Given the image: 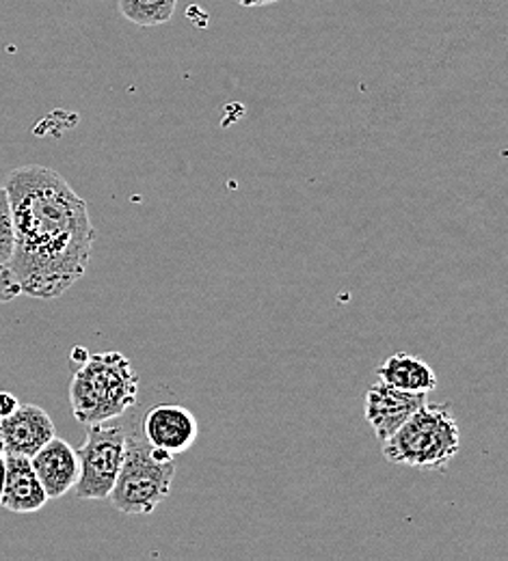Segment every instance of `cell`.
Returning <instances> with one entry per match:
<instances>
[{
    "label": "cell",
    "instance_id": "obj_1",
    "mask_svg": "<svg viewBox=\"0 0 508 561\" xmlns=\"http://www.w3.org/2000/svg\"><path fill=\"white\" fill-rule=\"evenodd\" d=\"M4 191L13 218L7 271L20 294L39 300L64 296L87 273L95 242L87 202L61 173L42 164L13 169Z\"/></svg>",
    "mask_w": 508,
    "mask_h": 561
},
{
    "label": "cell",
    "instance_id": "obj_2",
    "mask_svg": "<svg viewBox=\"0 0 508 561\" xmlns=\"http://www.w3.org/2000/svg\"><path fill=\"white\" fill-rule=\"evenodd\" d=\"M139 398V376L122 352L89 354L74 371L70 404L78 423L124 417Z\"/></svg>",
    "mask_w": 508,
    "mask_h": 561
},
{
    "label": "cell",
    "instance_id": "obj_3",
    "mask_svg": "<svg viewBox=\"0 0 508 561\" xmlns=\"http://www.w3.org/2000/svg\"><path fill=\"white\" fill-rule=\"evenodd\" d=\"M461 449V430L450 404L425 402L387 440V462L425 471H443Z\"/></svg>",
    "mask_w": 508,
    "mask_h": 561
},
{
    "label": "cell",
    "instance_id": "obj_4",
    "mask_svg": "<svg viewBox=\"0 0 508 561\" xmlns=\"http://www.w3.org/2000/svg\"><path fill=\"white\" fill-rule=\"evenodd\" d=\"M173 476V460L156 458L142 432L131 425L122 469L109 499L122 514H151L171 494Z\"/></svg>",
    "mask_w": 508,
    "mask_h": 561
},
{
    "label": "cell",
    "instance_id": "obj_5",
    "mask_svg": "<svg viewBox=\"0 0 508 561\" xmlns=\"http://www.w3.org/2000/svg\"><path fill=\"white\" fill-rule=\"evenodd\" d=\"M126 449V425L117 420L87 425L84 443L76 449L78 480L74 491L78 499L102 501L115 486Z\"/></svg>",
    "mask_w": 508,
    "mask_h": 561
},
{
    "label": "cell",
    "instance_id": "obj_6",
    "mask_svg": "<svg viewBox=\"0 0 508 561\" xmlns=\"http://www.w3.org/2000/svg\"><path fill=\"white\" fill-rule=\"evenodd\" d=\"M142 436L160 460H176V456L189 451L197 436V417L178 404H156L142 420Z\"/></svg>",
    "mask_w": 508,
    "mask_h": 561
},
{
    "label": "cell",
    "instance_id": "obj_7",
    "mask_svg": "<svg viewBox=\"0 0 508 561\" xmlns=\"http://www.w3.org/2000/svg\"><path fill=\"white\" fill-rule=\"evenodd\" d=\"M425 402H427V393H407L379 380L370 385L365 391L363 417L374 430L376 438L383 443Z\"/></svg>",
    "mask_w": 508,
    "mask_h": 561
},
{
    "label": "cell",
    "instance_id": "obj_8",
    "mask_svg": "<svg viewBox=\"0 0 508 561\" xmlns=\"http://www.w3.org/2000/svg\"><path fill=\"white\" fill-rule=\"evenodd\" d=\"M53 436H57L55 423L37 404H20L11 415L0 420L2 454L31 458Z\"/></svg>",
    "mask_w": 508,
    "mask_h": 561
},
{
    "label": "cell",
    "instance_id": "obj_9",
    "mask_svg": "<svg viewBox=\"0 0 508 561\" xmlns=\"http://www.w3.org/2000/svg\"><path fill=\"white\" fill-rule=\"evenodd\" d=\"M31 465L48 499H61L72 491L78 480L76 449L59 436H53L42 449H37L31 456Z\"/></svg>",
    "mask_w": 508,
    "mask_h": 561
},
{
    "label": "cell",
    "instance_id": "obj_10",
    "mask_svg": "<svg viewBox=\"0 0 508 561\" xmlns=\"http://www.w3.org/2000/svg\"><path fill=\"white\" fill-rule=\"evenodd\" d=\"M4 456V484L0 507L13 512V514H33L39 512L50 499L39 484L31 458L24 456Z\"/></svg>",
    "mask_w": 508,
    "mask_h": 561
},
{
    "label": "cell",
    "instance_id": "obj_11",
    "mask_svg": "<svg viewBox=\"0 0 508 561\" xmlns=\"http://www.w3.org/2000/svg\"><path fill=\"white\" fill-rule=\"evenodd\" d=\"M376 376L381 382L407 391V393H431L437 389V374L429 363L422 358L407 354V352H396L392 354L379 369Z\"/></svg>",
    "mask_w": 508,
    "mask_h": 561
},
{
    "label": "cell",
    "instance_id": "obj_12",
    "mask_svg": "<svg viewBox=\"0 0 508 561\" xmlns=\"http://www.w3.org/2000/svg\"><path fill=\"white\" fill-rule=\"evenodd\" d=\"M178 0H120V13L137 26H162L176 13Z\"/></svg>",
    "mask_w": 508,
    "mask_h": 561
},
{
    "label": "cell",
    "instance_id": "obj_13",
    "mask_svg": "<svg viewBox=\"0 0 508 561\" xmlns=\"http://www.w3.org/2000/svg\"><path fill=\"white\" fill-rule=\"evenodd\" d=\"M13 253V218L4 186H0V268L9 266Z\"/></svg>",
    "mask_w": 508,
    "mask_h": 561
},
{
    "label": "cell",
    "instance_id": "obj_14",
    "mask_svg": "<svg viewBox=\"0 0 508 561\" xmlns=\"http://www.w3.org/2000/svg\"><path fill=\"white\" fill-rule=\"evenodd\" d=\"M15 296H20L18 283L11 277V273L7 268H0V305L13 300Z\"/></svg>",
    "mask_w": 508,
    "mask_h": 561
},
{
    "label": "cell",
    "instance_id": "obj_15",
    "mask_svg": "<svg viewBox=\"0 0 508 561\" xmlns=\"http://www.w3.org/2000/svg\"><path fill=\"white\" fill-rule=\"evenodd\" d=\"M18 407H20V402H18L11 393L0 391V420H2V417H7V415H11Z\"/></svg>",
    "mask_w": 508,
    "mask_h": 561
},
{
    "label": "cell",
    "instance_id": "obj_16",
    "mask_svg": "<svg viewBox=\"0 0 508 561\" xmlns=\"http://www.w3.org/2000/svg\"><path fill=\"white\" fill-rule=\"evenodd\" d=\"M236 4L245 7V9H258V7H267V4H275L280 0H234Z\"/></svg>",
    "mask_w": 508,
    "mask_h": 561
},
{
    "label": "cell",
    "instance_id": "obj_17",
    "mask_svg": "<svg viewBox=\"0 0 508 561\" xmlns=\"http://www.w3.org/2000/svg\"><path fill=\"white\" fill-rule=\"evenodd\" d=\"M87 356H89V352L84 351V348H74L72 351V360H78V365L84 363Z\"/></svg>",
    "mask_w": 508,
    "mask_h": 561
},
{
    "label": "cell",
    "instance_id": "obj_18",
    "mask_svg": "<svg viewBox=\"0 0 508 561\" xmlns=\"http://www.w3.org/2000/svg\"><path fill=\"white\" fill-rule=\"evenodd\" d=\"M2 484H4V456H0V496H2Z\"/></svg>",
    "mask_w": 508,
    "mask_h": 561
},
{
    "label": "cell",
    "instance_id": "obj_19",
    "mask_svg": "<svg viewBox=\"0 0 508 561\" xmlns=\"http://www.w3.org/2000/svg\"><path fill=\"white\" fill-rule=\"evenodd\" d=\"M0 456H2V443H0Z\"/></svg>",
    "mask_w": 508,
    "mask_h": 561
}]
</instances>
